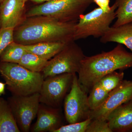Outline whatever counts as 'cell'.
<instances>
[{
	"instance_id": "6da1fadb",
	"label": "cell",
	"mask_w": 132,
	"mask_h": 132,
	"mask_svg": "<svg viewBox=\"0 0 132 132\" xmlns=\"http://www.w3.org/2000/svg\"><path fill=\"white\" fill-rule=\"evenodd\" d=\"M77 22H64L44 15L28 17L14 29V40L23 45L41 42H71L75 41Z\"/></svg>"
},
{
	"instance_id": "7a4b0ae2",
	"label": "cell",
	"mask_w": 132,
	"mask_h": 132,
	"mask_svg": "<svg viewBox=\"0 0 132 132\" xmlns=\"http://www.w3.org/2000/svg\"><path fill=\"white\" fill-rule=\"evenodd\" d=\"M132 67V53L118 43L111 51L87 57L85 56L78 72L81 88L89 93L94 85L105 76L116 70Z\"/></svg>"
},
{
	"instance_id": "3957f363",
	"label": "cell",
	"mask_w": 132,
	"mask_h": 132,
	"mask_svg": "<svg viewBox=\"0 0 132 132\" xmlns=\"http://www.w3.org/2000/svg\"><path fill=\"white\" fill-rule=\"evenodd\" d=\"M0 74L12 94L21 96L39 93L44 80L41 72H32L16 63L0 62Z\"/></svg>"
},
{
	"instance_id": "277c9868",
	"label": "cell",
	"mask_w": 132,
	"mask_h": 132,
	"mask_svg": "<svg viewBox=\"0 0 132 132\" xmlns=\"http://www.w3.org/2000/svg\"><path fill=\"white\" fill-rule=\"evenodd\" d=\"M93 2V0H54L32 7L26 16L44 15L64 22H76Z\"/></svg>"
},
{
	"instance_id": "5b68a950",
	"label": "cell",
	"mask_w": 132,
	"mask_h": 132,
	"mask_svg": "<svg viewBox=\"0 0 132 132\" xmlns=\"http://www.w3.org/2000/svg\"><path fill=\"white\" fill-rule=\"evenodd\" d=\"M115 2L111 10L104 12L98 7L86 14L81 15L76 24L74 40L85 39L89 36L101 38L109 30L111 23L116 18Z\"/></svg>"
},
{
	"instance_id": "8992f818",
	"label": "cell",
	"mask_w": 132,
	"mask_h": 132,
	"mask_svg": "<svg viewBox=\"0 0 132 132\" xmlns=\"http://www.w3.org/2000/svg\"><path fill=\"white\" fill-rule=\"evenodd\" d=\"M75 42L67 43L60 52L48 61L41 72L44 80L62 74L78 73L85 55L82 48Z\"/></svg>"
},
{
	"instance_id": "52a82bcc",
	"label": "cell",
	"mask_w": 132,
	"mask_h": 132,
	"mask_svg": "<svg viewBox=\"0 0 132 132\" xmlns=\"http://www.w3.org/2000/svg\"><path fill=\"white\" fill-rule=\"evenodd\" d=\"M87 94L81 87L78 76L75 73L71 91L64 101L65 117L69 124L81 122L90 118L91 109Z\"/></svg>"
},
{
	"instance_id": "ba28073f",
	"label": "cell",
	"mask_w": 132,
	"mask_h": 132,
	"mask_svg": "<svg viewBox=\"0 0 132 132\" xmlns=\"http://www.w3.org/2000/svg\"><path fill=\"white\" fill-rule=\"evenodd\" d=\"M7 101L20 131H29L39 108V93L26 96L13 95Z\"/></svg>"
},
{
	"instance_id": "9c48e42d",
	"label": "cell",
	"mask_w": 132,
	"mask_h": 132,
	"mask_svg": "<svg viewBox=\"0 0 132 132\" xmlns=\"http://www.w3.org/2000/svg\"><path fill=\"white\" fill-rule=\"evenodd\" d=\"M74 74H62L45 79L39 92L40 102L54 108L59 107L72 85Z\"/></svg>"
},
{
	"instance_id": "30bf717a",
	"label": "cell",
	"mask_w": 132,
	"mask_h": 132,
	"mask_svg": "<svg viewBox=\"0 0 132 132\" xmlns=\"http://www.w3.org/2000/svg\"><path fill=\"white\" fill-rule=\"evenodd\" d=\"M132 99V81L123 80L111 91L107 98L98 107L91 111L92 120H106L109 114L114 109Z\"/></svg>"
},
{
	"instance_id": "8fae6325",
	"label": "cell",
	"mask_w": 132,
	"mask_h": 132,
	"mask_svg": "<svg viewBox=\"0 0 132 132\" xmlns=\"http://www.w3.org/2000/svg\"><path fill=\"white\" fill-rule=\"evenodd\" d=\"M25 0H3L0 5V28H15L26 17Z\"/></svg>"
},
{
	"instance_id": "7c38bea8",
	"label": "cell",
	"mask_w": 132,
	"mask_h": 132,
	"mask_svg": "<svg viewBox=\"0 0 132 132\" xmlns=\"http://www.w3.org/2000/svg\"><path fill=\"white\" fill-rule=\"evenodd\" d=\"M106 120L112 132H132V99L114 109Z\"/></svg>"
},
{
	"instance_id": "4fadbf2b",
	"label": "cell",
	"mask_w": 132,
	"mask_h": 132,
	"mask_svg": "<svg viewBox=\"0 0 132 132\" xmlns=\"http://www.w3.org/2000/svg\"><path fill=\"white\" fill-rule=\"evenodd\" d=\"M37 116L33 132H53L61 126V118L57 109L41 107L40 105Z\"/></svg>"
},
{
	"instance_id": "5bb4252c",
	"label": "cell",
	"mask_w": 132,
	"mask_h": 132,
	"mask_svg": "<svg viewBox=\"0 0 132 132\" xmlns=\"http://www.w3.org/2000/svg\"><path fill=\"white\" fill-rule=\"evenodd\" d=\"M102 43H117L124 45L132 53V21L117 27H111L101 38Z\"/></svg>"
},
{
	"instance_id": "9a60e30c",
	"label": "cell",
	"mask_w": 132,
	"mask_h": 132,
	"mask_svg": "<svg viewBox=\"0 0 132 132\" xmlns=\"http://www.w3.org/2000/svg\"><path fill=\"white\" fill-rule=\"evenodd\" d=\"M68 43L41 42L32 45H23L27 52H31L47 60L55 56Z\"/></svg>"
},
{
	"instance_id": "2e32d148",
	"label": "cell",
	"mask_w": 132,
	"mask_h": 132,
	"mask_svg": "<svg viewBox=\"0 0 132 132\" xmlns=\"http://www.w3.org/2000/svg\"><path fill=\"white\" fill-rule=\"evenodd\" d=\"M7 101L0 98V132H20Z\"/></svg>"
},
{
	"instance_id": "e0dca14e",
	"label": "cell",
	"mask_w": 132,
	"mask_h": 132,
	"mask_svg": "<svg viewBox=\"0 0 132 132\" xmlns=\"http://www.w3.org/2000/svg\"><path fill=\"white\" fill-rule=\"evenodd\" d=\"M116 21L112 27H117L132 21V0H116Z\"/></svg>"
},
{
	"instance_id": "ac0fdd59",
	"label": "cell",
	"mask_w": 132,
	"mask_h": 132,
	"mask_svg": "<svg viewBox=\"0 0 132 132\" xmlns=\"http://www.w3.org/2000/svg\"><path fill=\"white\" fill-rule=\"evenodd\" d=\"M48 61L26 51L18 64L32 72H41Z\"/></svg>"
},
{
	"instance_id": "d6986e66",
	"label": "cell",
	"mask_w": 132,
	"mask_h": 132,
	"mask_svg": "<svg viewBox=\"0 0 132 132\" xmlns=\"http://www.w3.org/2000/svg\"><path fill=\"white\" fill-rule=\"evenodd\" d=\"M26 52L23 45L14 41L3 51L0 56V62L19 64Z\"/></svg>"
},
{
	"instance_id": "ffe728a7",
	"label": "cell",
	"mask_w": 132,
	"mask_h": 132,
	"mask_svg": "<svg viewBox=\"0 0 132 132\" xmlns=\"http://www.w3.org/2000/svg\"><path fill=\"white\" fill-rule=\"evenodd\" d=\"M109 92L101 86L98 81L94 85L88 96V100L91 111L97 108L107 98Z\"/></svg>"
},
{
	"instance_id": "44dd1931",
	"label": "cell",
	"mask_w": 132,
	"mask_h": 132,
	"mask_svg": "<svg viewBox=\"0 0 132 132\" xmlns=\"http://www.w3.org/2000/svg\"><path fill=\"white\" fill-rule=\"evenodd\" d=\"M124 77L123 72L115 71L105 76L98 81L103 88L110 93L120 84Z\"/></svg>"
},
{
	"instance_id": "7402d4cb",
	"label": "cell",
	"mask_w": 132,
	"mask_h": 132,
	"mask_svg": "<svg viewBox=\"0 0 132 132\" xmlns=\"http://www.w3.org/2000/svg\"><path fill=\"white\" fill-rule=\"evenodd\" d=\"M92 120L89 118L81 122L61 126L53 132H86Z\"/></svg>"
},
{
	"instance_id": "603a6c76",
	"label": "cell",
	"mask_w": 132,
	"mask_h": 132,
	"mask_svg": "<svg viewBox=\"0 0 132 132\" xmlns=\"http://www.w3.org/2000/svg\"><path fill=\"white\" fill-rule=\"evenodd\" d=\"M14 29L12 28H0V56L4 49L14 41Z\"/></svg>"
},
{
	"instance_id": "cb8c5ba5",
	"label": "cell",
	"mask_w": 132,
	"mask_h": 132,
	"mask_svg": "<svg viewBox=\"0 0 132 132\" xmlns=\"http://www.w3.org/2000/svg\"><path fill=\"white\" fill-rule=\"evenodd\" d=\"M86 132H112L107 120H92Z\"/></svg>"
},
{
	"instance_id": "d4e9b609",
	"label": "cell",
	"mask_w": 132,
	"mask_h": 132,
	"mask_svg": "<svg viewBox=\"0 0 132 132\" xmlns=\"http://www.w3.org/2000/svg\"><path fill=\"white\" fill-rule=\"evenodd\" d=\"M104 12H108L111 10V7L109 6L110 0H93Z\"/></svg>"
},
{
	"instance_id": "484cf974",
	"label": "cell",
	"mask_w": 132,
	"mask_h": 132,
	"mask_svg": "<svg viewBox=\"0 0 132 132\" xmlns=\"http://www.w3.org/2000/svg\"><path fill=\"white\" fill-rule=\"evenodd\" d=\"M6 85V83L0 82V96L5 94Z\"/></svg>"
},
{
	"instance_id": "4316f807",
	"label": "cell",
	"mask_w": 132,
	"mask_h": 132,
	"mask_svg": "<svg viewBox=\"0 0 132 132\" xmlns=\"http://www.w3.org/2000/svg\"><path fill=\"white\" fill-rule=\"evenodd\" d=\"M52 1H54V0H25L26 2L28 1H31L36 3H41V4Z\"/></svg>"
},
{
	"instance_id": "83f0119b",
	"label": "cell",
	"mask_w": 132,
	"mask_h": 132,
	"mask_svg": "<svg viewBox=\"0 0 132 132\" xmlns=\"http://www.w3.org/2000/svg\"><path fill=\"white\" fill-rule=\"evenodd\" d=\"M3 1V0H0V3L1 2Z\"/></svg>"
},
{
	"instance_id": "f1b7e54d",
	"label": "cell",
	"mask_w": 132,
	"mask_h": 132,
	"mask_svg": "<svg viewBox=\"0 0 132 132\" xmlns=\"http://www.w3.org/2000/svg\"><path fill=\"white\" fill-rule=\"evenodd\" d=\"M0 5H1V3H0Z\"/></svg>"
}]
</instances>
